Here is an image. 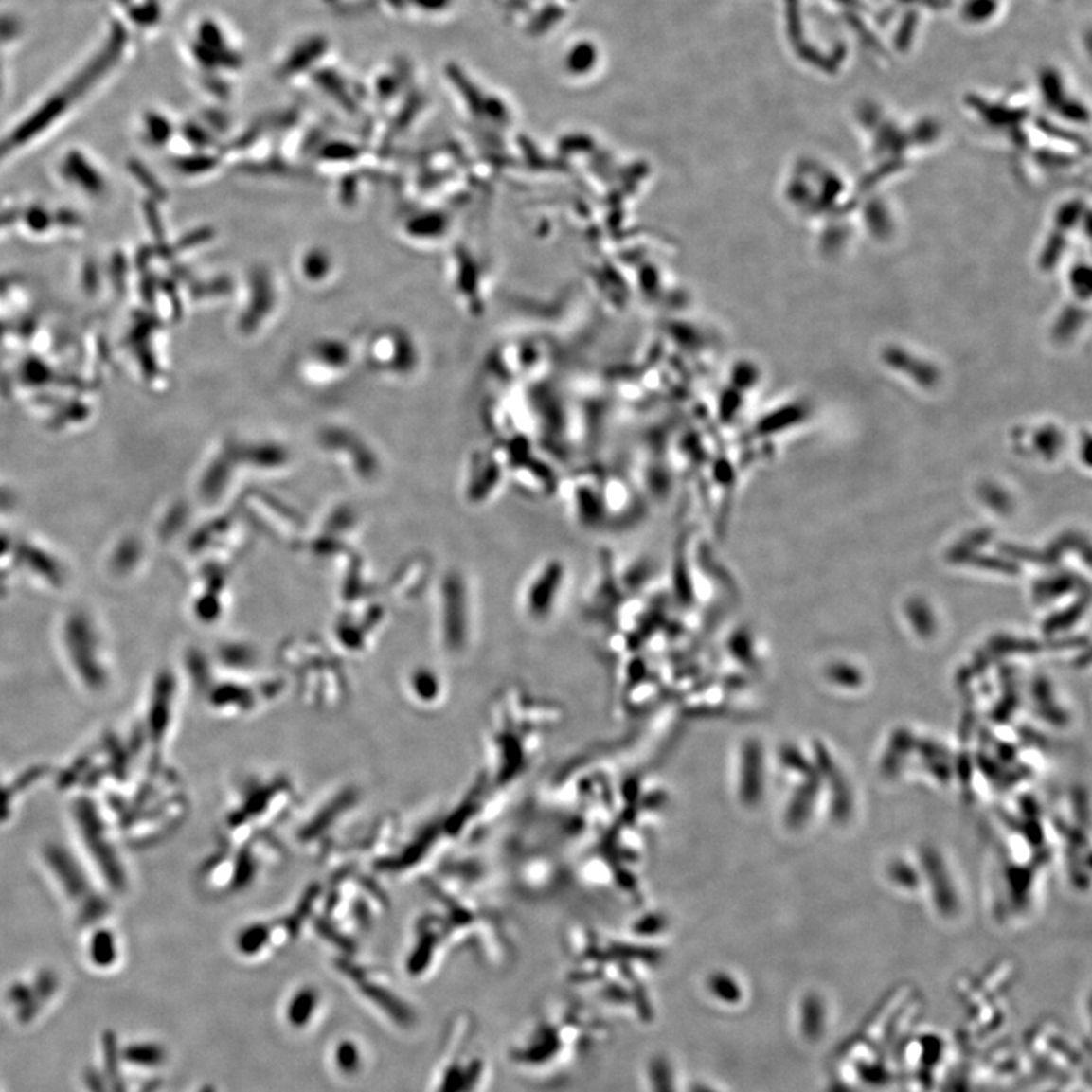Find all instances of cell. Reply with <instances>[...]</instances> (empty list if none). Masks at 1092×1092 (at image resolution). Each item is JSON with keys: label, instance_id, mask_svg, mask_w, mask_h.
I'll return each mask as SVG.
<instances>
[{"label": "cell", "instance_id": "cell-1", "mask_svg": "<svg viewBox=\"0 0 1092 1092\" xmlns=\"http://www.w3.org/2000/svg\"><path fill=\"white\" fill-rule=\"evenodd\" d=\"M362 352L372 369L403 373L416 369L421 350L410 331L396 325H385L370 332Z\"/></svg>", "mask_w": 1092, "mask_h": 1092}, {"label": "cell", "instance_id": "cell-2", "mask_svg": "<svg viewBox=\"0 0 1092 1092\" xmlns=\"http://www.w3.org/2000/svg\"><path fill=\"white\" fill-rule=\"evenodd\" d=\"M246 299L237 317V331L242 335L257 334L263 330L278 307L279 295L274 272L266 266H254L248 275Z\"/></svg>", "mask_w": 1092, "mask_h": 1092}, {"label": "cell", "instance_id": "cell-3", "mask_svg": "<svg viewBox=\"0 0 1092 1092\" xmlns=\"http://www.w3.org/2000/svg\"><path fill=\"white\" fill-rule=\"evenodd\" d=\"M564 582V564L551 562V564H545L544 566L537 569L536 575H531L528 586L526 589V605L527 613L529 617L542 619L546 615L548 617L552 610L556 609L557 597L556 592H562Z\"/></svg>", "mask_w": 1092, "mask_h": 1092}, {"label": "cell", "instance_id": "cell-4", "mask_svg": "<svg viewBox=\"0 0 1092 1092\" xmlns=\"http://www.w3.org/2000/svg\"><path fill=\"white\" fill-rule=\"evenodd\" d=\"M305 357L307 363L312 366H320L324 369L342 370L348 369L352 358H354V348L350 343L339 337H320L309 343V347L305 348Z\"/></svg>", "mask_w": 1092, "mask_h": 1092}, {"label": "cell", "instance_id": "cell-5", "mask_svg": "<svg viewBox=\"0 0 1092 1092\" xmlns=\"http://www.w3.org/2000/svg\"><path fill=\"white\" fill-rule=\"evenodd\" d=\"M337 266L334 256L324 246H309L297 256L296 272L307 286H325L331 281Z\"/></svg>", "mask_w": 1092, "mask_h": 1092}, {"label": "cell", "instance_id": "cell-6", "mask_svg": "<svg viewBox=\"0 0 1092 1092\" xmlns=\"http://www.w3.org/2000/svg\"><path fill=\"white\" fill-rule=\"evenodd\" d=\"M314 1001H316L314 994L309 993V991L297 994V997L295 998L294 1003H292L289 1008L290 1023L295 1024L297 1028H301V1026L309 1023L310 1016H312L313 1011H314Z\"/></svg>", "mask_w": 1092, "mask_h": 1092}, {"label": "cell", "instance_id": "cell-7", "mask_svg": "<svg viewBox=\"0 0 1092 1092\" xmlns=\"http://www.w3.org/2000/svg\"><path fill=\"white\" fill-rule=\"evenodd\" d=\"M335 1061L345 1073H355L360 1066V1053H358L357 1047L350 1043L340 1044L337 1047V1051H335Z\"/></svg>", "mask_w": 1092, "mask_h": 1092}]
</instances>
